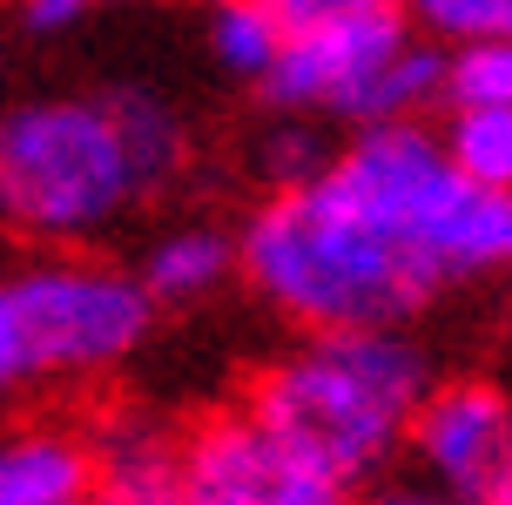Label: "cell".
Segmentation results:
<instances>
[{"label":"cell","mask_w":512,"mask_h":505,"mask_svg":"<svg viewBox=\"0 0 512 505\" xmlns=\"http://www.w3.org/2000/svg\"><path fill=\"white\" fill-rule=\"evenodd\" d=\"M189 169V122L155 88L34 95L0 108V229L81 250L128 209L176 189Z\"/></svg>","instance_id":"6da1fadb"},{"label":"cell","mask_w":512,"mask_h":505,"mask_svg":"<svg viewBox=\"0 0 512 505\" xmlns=\"http://www.w3.org/2000/svg\"><path fill=\"white\" fill-rule=\"evenodd\" d=\"M432 384V357L405 324H351L297 330V344L243 384V404L351 485H371L411 452Z\"/></svg>","instance_id":"7a4b0ae2"},{"label":"cell","mask_w":512,"mask_h":505,"mask_svg":"<svg viewBox=\"0 0 512 505\" xmlns=\"http://www.w3.org/2000/svg\"><path fill=\"white\" fill-rule=\"evenodd\" d=\"M236 236H243V283L297 330L411 324L438 303L425 270L391 243V229L371 209L337 189L331 169L270 189Z\"/></svg>","instance_id":"3957f363"},{"label":"cell","mask_w":512,"mask_h":505,"mask_svg":"<svg viewBox=\"0 0 512 505\" xmlns=\"http://www.w3.org/2000/svg\"><path fill=\"white\" fill-rule=\"evenodd\" d=\"M344 196L371 209L438 297L512 277V189L465 176L445 135L418 122L351 128L324 162Z\"/></svg>","instance_id":"277c9868"},{"label":"cell","mask_w":512,"mask_h":505,"mask_svg":"<svg viewBox=\"0 0 512 505\" xmlns=\"http://www.w3.org/2000/svg\"><path fill=\"white\" fill-rule=\"evenodd\" d=\"M149 283L108 256L54 250L0 277V411L48 384H95L149 344Z\"/></svg>","instance_id":"5b68a950"},{"label":"cell","mask_w":512,"mask_h":505,"mask_svg":"<svg viewBox=\"0 0 512 505\" xmlns=\"http://www.w3.org/2000/svg\"><path fill=\"white\" fill-rule=\"evenodd\" d=\"M445 54L452 48L418 34L405 7L351 14V21L297 27L256 95L277 115H310L324 128L418 122L432 101H445Z\"/></svg>","instance_id":"8992f818"},{"label":"cell","mask_w":512,"mask_h":505,"mask_svg":"<svg viewBox=\"0 0 512 505\" xmlns=\"http://www.w3.org/2000/svg\"><path fill=\"white\" fill-rule=\"evenodd\" d=\"M182 485L196 505H364V485L290 445L243 398L182 425Z\"/></svg>","instance_id":"52a82bcc"},{"label":"cell","mask_w":512,"mask_h":505,"mask_svg":"<svg viewBox=\"0 0 512 505\" xmlns=\"http://www.w3.org/2000/svg\"><path fill=\"white\" fill-rule=\"evenodd\" d=\"M405 458L418 465V479L486 505L499 485H512V391L492 378H438Z\"/></svg>","instance_id":"ba28073f"},{"label":"cell","mask_w":512,"mask_h":505,"mask_svg":"<svg viewBox=\"0 0 512 505\" xmlns=\"http://www.w3.org/2000/svg\"><path fill=\"white\" fill-rule=\"evenodd\" d=\"M95 479V418L0 411V505H88Z\"/></svg>","instance_id":"9c48e42d"},{"label":"cell","mask_w":512,"mask_h":505,"mask_svg":"<svg viewBox=\"0 0 512 505\" xmlns=\"http://www.w3.org/2000/svg\"><path fill=\"white\" fill-rule=\"evenodd\" d=\"M95 452H102V479L88 505H196L182 485V425L115 404L95 418Z\"/></svg>","instance_id":"30bf717a"},{"label":"cell","mask_w":512,"mask_h":505,"mask_svg":"<svg viewBox=\"0 0 512 505\" xmlns=\"http://www.w3.org/2000/svg\"><path fill=\"white\" fill-rule=\"evenodd\" d=\"M135 277L149 283V297L162 303V310L209 303L243 277V236H236V229H216V223H176L142 250Z\"/></svg>","instance_id":"8fae6325"},{"label":"cell","mask_w":512,"mask_h":505,"mask_svg":"<svg viewBox=\"0 0 512 505\" xmlns=\"http://www.w3.org/2000/svg\"><path fill=\"white\" fill-rule=\"evenodd\" d=\"M203 41L209 54H216V68L230 81H250V88H263V75L277 68L283 41H290V27L263 7V0H209L203 14Z\"/></svg>","instance_id":"7c38bea8"},{"label":"cell","mask_w":512,"mask_h":505,"mask_svg":"<svg viewBox=\"0 0 512 505\" xmlns=\"http://www.w3.org/2000/svg\"><path fill=\"white\" fill-rule=\"evenodd\" d=\"M445 149L465 176L492 182V189H512V108H479V101H452L445 108Z\"/></svg>","instance_id":"4fadbf2b"},{"label":"cell","mask_w":512,"mask_h":505,"mask_svg":"<svg viewBox=\"0 0 512 505\" xmlns=\"http://www.w3.org/2000/svg\"><path fill=\"white\" fill-rule=\"evenodd\" d=\"M479 101V108H512V34L465 41L445 54V108Z\"/></svg>","instance_id":"5bb4252c"},{"label":"cell","mask_w":512,"mask_h":505,"mask_svg":"<svg viewBox=\"0 0 512 505\" xmlns=\"http://www.w3.org/2000/svg\"><path fill=\"white\" fill-rule=\"evenodd\" d=\"M418 34H432L438 48H465V41H492L512 34V0H398Z\"/></svg>","instance_id":"9a60e30c"},{"label":"cell","mask_w":512,"mask_h":505,"mask_svg":"<svg viewBox=\"0 0 512 505\" xmlns=\"http://www.w3.org/2000/svg\"><path fill=\"white\" fill-rule=\"evenodd\" d=\"M331 155H337V142H324V122H310V115H277V128H270L263 149H256V169H263L270 189H290V182H310Z\"/></svg>","instance_id":"2e32d148"},{"label":"cell","mask_w":512,"mask_h":505,"mask_svg":"<svg viewBox=\"0 0 512 505\" xmlns=\"http://www.w3.org/2000/svg\"><path fill=\"white\" fill-rule=\"evenodd\" d=\"M7 7H14V21H21L27 34H68V27H81L88 14L128 7V0H7Z\"/></svg>","instance_id":"e0dca14e"},{"label":"cell","mask_w":512,"mask_h":505,"mask_svg":"<svg viewBox=\"0 0 512 505\" xmlns=\"http://www.w3.org/2000/svg\"><path fill=\"white\" fill-rule=\"evenodd\" d=\"M270 14H277L290 34L297 27H324V21H351V14H384V7H398V0H263Z\"/></svg>","instance_id":"ac0fdd59"},{"label":"cell","mask_w":512,"mask_h":505,"mask_svg":"<svg viewBox=\"0 0 512 505\" xmlns=\"http://www.w3.org/2000/svg\"><path fill=\"white\" fill-rule=\"evenodd\" d=\"M364 505H472V499H459V492H445L432 479H405V485H378Z\"/></svg>","instance_id":"d6986e66"},{"label":"cell","mask_w":512,"mask_h":505,"mask_svg":"<svg viewBox=\"0 0 512 505\" xmlns=\"http://www.w3.org/2000/svg\"><path fill=\"white\" fill-rule=\"evenodd\" d=\"M486 505H512V485H499V492H492V499Z\"/></svg>","instance_id":"ffe728a7"}]
</instances>
